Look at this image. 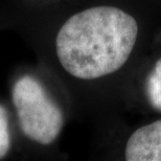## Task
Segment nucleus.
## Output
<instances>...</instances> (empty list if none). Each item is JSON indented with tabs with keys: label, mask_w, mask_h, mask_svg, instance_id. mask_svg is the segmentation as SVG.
Masks as SVG:
<instances>
[{
	"label": "nucleus",
	"mask_w": 161,
	"mask_h": 161,
	"mask_svg": "<svg viewBox=\"0 0 161 161\" xmlns=\"http://www.w3.org/2000/svg\"><path fill=\"white\" fill-rule=\"evenodd\" d=\"M16 152V134L13 115L8 106L0 102V160Z\"/></svg>",
	"instance_id": "4"
},
{
	"label": "nucleus",
	"mask_w": 161,
	"mask_h": 161,
	"mask_svg": "<svg viewBox=\"0 0 161 161\" xmlns=\"http://www.w3.org/2000/svg\"><path fill=\"white\" fill-rule=\"evenodd\" d=\"M26 1H34V0H26Z\"/></svg>",
	"instance_id": "6"
},
{
	"label": "nucleus",
	"mask_w": 161,
	"mask_h": 161,
	"mask_svg": "<svg viewBox=\"0 0 161 161\" xmlns=\"http://www.w3.org/2000/svg\"><path fill=\"white\" fill-rule=\"evenodd\" d=\"M9 105L16 134V152L49 147L59 139L65 112L37 70L18 67L9 78Z\"/></svg>",
	"instance_id": "2"
},
{
	"label": "nucleus",
	"mask_w": 161,
	"mask_h": 161,
	"mask_svg": "<svg viewBox=\"0 0 161 161\" xmlns=\"http://www.w3.org/2000/svg\"><path fill=\"white\" fill-rule=\"evenodd\" d=\"M146 93L153 108L161 111V58L147 78Z\"/></svg>",
	"instance_id": "5"
},
{
	"label": "nucleus",
	"mask_w": 161,
	"mask_h": 161,
	"mask_svg": "<svg viewBox=\"0 0 161 161\" xmlns=\"http://www.w3.org/2000/svg\"><path fill=\"white\" fill-rule=\"evenodd\" d=\"M125 157L128 161H161V120L137 129L128 139Z\"/></svg>",
	"instance_id": "3"
},
{
	"label": "nucleus",
	"mask_w": 161,
	"mask_h": 161,
	"mask_svg": "<svg viewBox=\"0 0 161 161\" xmlns=\"http://www.w3.org/2000/svg\"><path fill=\"white\" fill-rule=\"evenodd\" d=\"M137 35V22L130 14L115 6H90L60 24L51 50L58 67L68 78L90 82L121 68Z\"/></svg>",
	"instance_id": "1"
}]
</instances>
